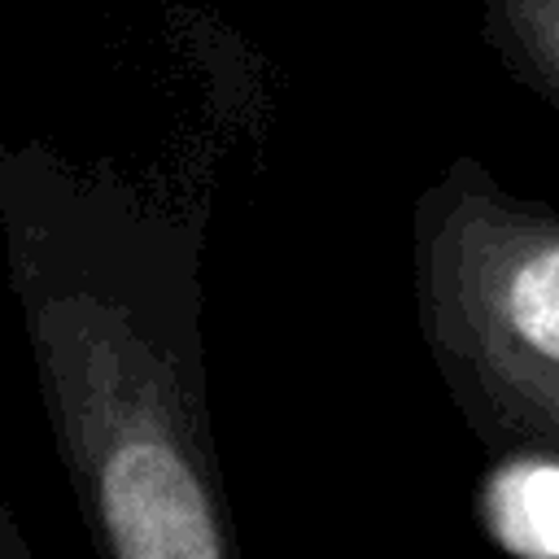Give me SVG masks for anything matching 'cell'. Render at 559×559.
Wrapping results in <instances>:
<instances>
[{
  "instance_id": "3957f363",
  "label": "cell",
  "mask_w": 559,
  "mask_h": 559,
  "mask_svg": "<svg viewBox=\"0 0 559 559\" xmlns=\"http://www.w3.org/2000/svg\"><path fill=\"white\" fill-rule=\"evenodd\" d=\"M480 35L515 83L559 109V0H480Z\"/></svg>"
},
{
  "instance_id": "7a4b0ae2",
  "label": "cell",
  "mask_w": 559,
  "mask_h": 559,
  "mask_svg": "<svg viewBox=\"0 0 559 559\" xmlns=\"http://www.w3.org/2000/svg\"><path fill=\"white\" fill-rule=\"evenodd\" d=\"M476 511L485 533L524 559H559V454H498Z\"/></svg>"
},
{
  "instance_id": "6da1fadb",
  "label": "cell",
  "mask_w": 559,
  "mask_h": 559,
  "mask_svg": "<svg viewBox=\"0 0 559 559\" xmlns=\"http://www.w3.org/2000/svg\"><path fill=\"white\" fill-rule=\"evenodd\" d=\"M424 345L493 454H559V210L454 157L411 214Z\"/></svg>"
}]
</instances>
